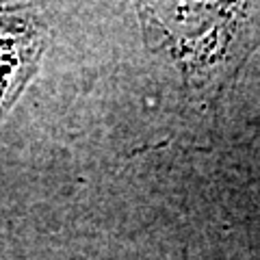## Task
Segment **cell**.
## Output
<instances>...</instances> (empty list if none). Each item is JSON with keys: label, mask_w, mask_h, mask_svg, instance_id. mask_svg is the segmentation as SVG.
<instances>
[{"label": "cell", "mask_w": 260, "mask_h": 260, "mask_svg": "<svg viewBox=\"0 0 260 260\" xmlns=\"http://www.w3.org/2000/svg\"><path fill=\"white\" fill-rule=\"evenodd\" d=\"M32 39L26 30H9L0 35V100L5 93H13L18 83L24 80L30 61Z\"/></svg>", "instance_id": "cell-1"}]
</instances>
